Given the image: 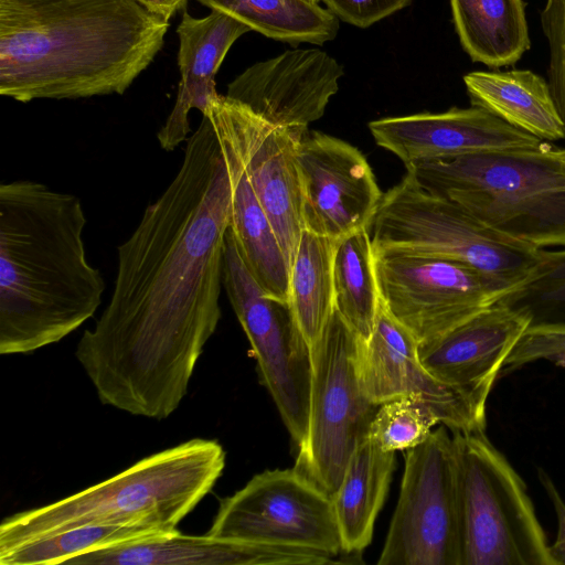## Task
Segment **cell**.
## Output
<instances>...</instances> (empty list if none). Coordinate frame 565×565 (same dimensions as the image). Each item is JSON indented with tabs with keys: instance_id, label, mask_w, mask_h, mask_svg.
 I'll list each match as a JSON object with an SVG mask.
<instances>
[{
	"instance_id": "5b68a950",
	"label": "cell",
	"mask_w": 565,
	"mask_h": 565,
	"mask_svg": "<svg viewBox=\"0 0 565 565\" xmlns=\"http://www.w3.org/2000/svg\"><path fill=\"white\" fill-rule=\"evenodd\" d=\"M425 191L535 249L565 248V161L556 149L504 150L406 168Z\"/></svg>"
},
{
	"instance_id": "277c9868",
	"label": "cell",
	"mask_w": 565,
	"mask_h": 565,
	"mask_svg": "<svg viewBox=\"0 0 565 565\" xmlns=\"http://www.w3.org/2000/svg\"><path fill=\"white\" fill-rule=\"evenodd\" d=\"M224 468L220 443L190 439L64 499L6 518L0 552L89 524H142L178 533L180 522L213 489Z\"/></svg>"
},
{
	"instance_id": "ffe728a7",
	"label": "cell",
	"mask_w": 565,
	"mask_h": 565,
	"mask_svg": "<svg viewBox=\"0 0 565 565\" xmlns=\"http://www.w3.org/2000/svg\"><path fill=\"white\" fill-rule=\"evenodd\" d=\"M250 29L243 22L216 10L204 18H193L186 11L177 29L178 64L181 73L174 106L157 134L160 147L172 151L188 141L189 113L202 114L217 94L214 77L233 43Z\"/></svg>"
},
{
	"instance_id": "5bb4252c",
	"label": "cell",
	"mask_w": 565,
	"mask_h": 565,
	"mask_svg": "<svg viewBox=\"0 0 565 565\" xmlns=\"http://www.w3.org/2000/svg\"><path fill=\"white\" fill-rule=\"evenodd\" d=\"M359 371L366 396L377 405L416 395L451 431L486 429L489 395L435 377L420 362L414 337L381 300L373 332L361 342Z\"/></svg>"
},
{
	"instance_id": "d6986e66",
	"label": "cell",
	"mask_w": 565,
	"mask_h": 565,
	"mask_svg": "<svg viewBox=\"0 0 565 565\" xmlns=\"http://www.w3.org/2000/svg\"><path fill=\"white\" fill-rule=\"evenodd\" d=\"M331 554L180 532L75 556L66 565H323Z\"/></svg>"
},
{
	"instance_id": "4fadbf2b",
	"label": "cell",
	"mask_w": 565,
	"mask_h": 565,
	"mask_svg": "<svg viewBox=\"0 0 565 565\" xmlns=\"http://www.w3.org/2000/svg\"><path fill=\"white\" fill-rule=\"evenodd\" d=\"M202 115L237 156L291 266L303 231L297 150L307 128L271 124L218 94Z\"/></svg>"
},
{
	"instance_id": "30bf717a",
	"label": "cell",
	"mask_w": 565,
	"mask_h": 565,
	"mask_svg": "<svg viewBox=\"0 0 565 565\" xmlns=\"http://www.w3.org/2000/svg\"><path fill=\"white\" fill-rule=\"evenodd\" d=\"M380 565H461L452 438L446 426L405 452L397 504Z\"/></svg>"
},
{
	"instance_id": "cb8c5ba5",
	"label": "cell",
	"mask_w": 565,
	"mask_h": 565,
	"mask_svg": "<svg viewBox=\"0 0 565 565\" xmlns=\"http://www.w3.org/2000/svg\"><path fill=\"white\" fill-rule=\"evenodd\" d=\"M460 44L473 62L514 65L530 50L523 0H450Z\"/></svg>"
},
{
	"instance_id": "8992f818",
	"label": "cell",
	"mask_w": 565,
	"mask_h": 565,
	"mask_svg": "<svg viewBox=\"0 0 565 565\" xmlns=\"http://www.w3.org/2000/svg\"><path fill=\"white\" fill-rule=\"evenodd\" d=\"M371 227L374 250L465 263L504 295L522 285L542 258L543 249L492 230L455 202L425 191L407 172L384 193Z\"/></svg>"
},
{
	"instance_id": "ac0fdd59",
	"label": "cell",
	"mask_w": 565,
	"mask_h": 565,
	"mask_svg": "<svg viewBox=\"0 0 565 565\" xmlns=\"http://www.w3.org/2000/svg\"><path fill=\"white\" fill-rule=\"evenodd\" d=\"M530 323L524 312L497 301L437 340L418 347L420 362L445 383L489 395L505 359Z\"/></svg>"
},
{
	"instance_id": "2e32d148",
	"label": "cell",
	"mask_w": 565,
	"mask_h": 565,
	"mask_svg": "<svg viewBox=\"0 0 565 565\" xmlns=\"http://www.w3.org/2000/svg\"><path fill=\"white\" fill-rule=\"evenodd\" d=\"M369 129L375 143L395 154L405 168L470 153L550 146L473 105L443 113L385 117L369 122Z\"/></svg>"
},
{
	"instance_id": "8d00e7d4",
	"label": "cell",
	"mask_w": 565,
	"mask_h": 565,
	"mask_svg": "<svg viewBox=\"0 0 565 565\" xmlns=\"http://www.w3.org/2000/svg\"><path fill=\"white\" fill-rule=\"evenodd\" d=\"M307 1L318 3V2H319V1H321V0H307Z\"/></svg>"
},
{
	"instance_id": "3957f363",
	"label": "cell",
	"mask_w": 565,
	"mask_h": 565,
	"mask_svg": "<svg viewBox=\"0 0 565 565\" xmlns=\"http://www.w3.org/2000/svg\"><path fill=\"white\" fill-rule=\"evenodd\" d=\"M81 199L15 180L0 185V354L54 344L94 316L105 289L86 257Z\"/></svg>"
},
{
	"instance_id": "f546056e",
	"label": "cell",
	"mask_w": 565,
	"mask_h": 565,
	"mask_svg": "<svg viewBox=\"0 0 565 565\" xmlns=\"http://www.w3.org/2000/svg\"><path fill=\"white\" fill-rule=\"evenodd\" d=\"M436 424L440 420L434 411L409 395L381 404L367 437L385 451L407 450L423 443Z\"/></svg>"
},
{
	"instance_id": "9a60e30c",
	"label": "cell",
	"mask_w": 565,
	"mask_h": 565,
	"mask_svg": "<svg viewBox=\"0 0 565 565\" xmlns=\"http://www.w3.org/2000/svg\"><path fill=\"white\" fill-rule=\"evenodd\" d=\"M297 167L303 230L333 239L370 230L384 194L359 149L323 132H306Z\"/></svg>"
},
{
	"instance_id": "d6a6232c",
	"label": "cell",
	"mask_w": 565,
	"mask_h": 565,
	"mask_svg": "<svg viewBox=\"0 0 565 565\" xmlns=\"http://www.w3.org/2000/svg\"><path fill=\"white\" fill-rule=\"evenodd\" d=\"M338 19L367 28L408 6L412 0H321Z\"/></svg>"
},
{
	"instance_id": "4316f807",
	"label": "cell",
	"mask_w": 565,
	"mask_h": 565,
	"mask_svg": "<svg viewBox=\"0 0 565 565\" xmlns=\"http://www.w3.org/2000/svg\"><path fill=\"white\" fill-rule=\"evenodd\" d=\"M337 241L303 230L290 266L289 302L310 348L334 309L332 265Z\"/></svg>"
},
{
	"instance_id": "7a4b0ae2",
	"label": "cell",
	"mask_w": 565,
	"mask_h": 565,
	"mask_svg": "<svg viewBox=\"0 0 565 565\" xmlns=\"http://www.w3.org/2000/svg\"><path fill=\"white\" fill-rule=\"evenodd\" d=\"M168 28L137 0H0V94L22 103L124 94Z\"/></svg>"
},
{
	"instance_id": "6da1fadb",
	"label": "cell",
	"mask_w": 565,
	"mask_h": 565,
	"mask_svg": "<svg viewBox=\"0 0 565 565\" xmlns=\"http://www.w3.org/2000/svg\"><path fill=\"white\" fill-rule=\"evenodd\" d=\"M231 186L206 116L181 166L118 246L108 305L83 332L75 356L102 404L168 418L221 320Z\"/></svg>"
},
{
	"instance_id": "83f0119b",
	"label": "cell",
	"mask_w": 565,
	"mask_h": 565,
	"mask_svg": "<svg viewBox=\"0 0 565 565\" xmlns=\"http://www.w3.org/2000/svg\"><path fill=\"white\" fill-rule=\"evenodd\" d=\"M166 534L142 524H89L0 552L1 565H61L84 553Z\"/></svg>"
},
{
	"instance_id": "1f68e13d",
	"label": "cell",
	"mask_w": 565,
	"mask_h": 565,
	"mask_svg": "<svg viewBox=\"0 0 565 565\" xmlns=\"http://www.w3.org/2000/svg\"><path fill=\"white\" fill-rule=\"evenodd\" d=\"M541 24L548 43V85L565 122V0H546Z\"/></svg>"
},
{
	"instance_id": "4dcf8cb0",
	"label": "cell",
	"mask_w": 565,
	"mask_h": 565,
	"mask_svg": "<svg viewBox=\"0 0 565 565\" xmlns=\"http://www.w3.org/2000/svg\"><path fill=\"white\" fill-rule=\"evenodd\" d=\"M539 360L565 367V323L530 324L505 359L499 379Z\"/></svg>"
},
{
	"instance_id": "f1b7e54d",
	"label": "cell",
	"mask_w": 565,
	"mask_h": 565,
	"mask_svg": "<svg viewBox=\"0 0 565 565\" xmlns=\"http://www.w3.org/2000/svg\"><path fill=\"white\" fill-rule=\"evenodd\" d=\"M498 301L535 323H565V248L543 249L536 270Z\"/></svg>"
},
{
	"instance_id": "44dd1931",
	"label": "cell",
	"mask_w": 565,
	"mask_h": 565,
	"mask_svg": "<svg viewBox=\"0 0 565 565\" xmlns=\"http://www.w3.org/2000/svg\"><path fill=\"white\" fill-rule=\"evenodd\" d=\"M218 143L231 186L230 230L243 262L268 295L289 301L290 264L237 156Z\"/></svg>"
},
{
	"instance_id": "d4e9b609",
	"label": "cell",
	"mask_w": 565,
	"mask_h": 565,
	"mask_svg": "<svg viewBox=\"0 0 565 565\" xmlns=\"http://www.w3.org/2000/svg\"><path fill=\"white\" fill-rule=\"evenodd\" d=\"M263 35L291 45H322L335 38L339 20L328 9L307 0H198Z\"/></svg>"
},
{
	"instance_id": "e0dca14e",
	"label": "cell",
	"mask_w": 565,
	"mask_h": 565,
	"mask_svg": "<svg viewBox=\"0 0 565 565\" xmlns=\"http://www.w3.org/2000/svg\"><path fill=\"white\" fill-rule=\"evenodd\" d=\"M342 75V66L321 50H290L248 67L226 96L271 124L308 128L323 116Z\"/></svg>"
},
{
	"instance_id": "836d02e7",
	"label": "cell",
	"mask_w": 565,
	"mask_h": 565,
	"mask_svg": "<svg viewBox=\"0 0 565 565\" xmlns=\"http://www.w3.org/2000/svg\"><path fill=\"white\" fill-rule=\"evenodd\" d=\"M537 473L557 518V535L554 543L548 545V554L553 565H565V501L551 476L542 468Z\"/></svg>"
},
{
	"instance_id": "8fae6325",
	"label": "cell",
	"mask_w": 565,
	"mask_h": 565,
	"mask_svg": "<svg viewBox=\"0 0 565 565\" xmlns=\"http://www.w3.org/2000/svg\"><path fill=\"white\" fill-rule=\"evenodd\" d=\"M207 535L342 552L332 498L295 468L265 470L220 500Z\"/></svg>"
},
{
	"instance_id": "d590c367",
	"label": "cell",
	"mask_w": 565,
	"mask_h": 565,
	"mask_svg": "<svg viewBox=\"0 0 565 565\" xmlns=\"http://www.w3.org/2000/svg\"><path fill=\"white\" fill-rule=\"evenodd\" d=\"M557 154L565 161V149H556Z\"/></svg>"
},
{
	"instance_id": "9c48e42d",
	"label": "cell",
	"mask_w": 565,
	"mask_h": 565,
	"mask_svg": "<svg viewBox=\"0 0 565 565\" xmlns=\"http://www.w3.org/2000/svg\"><path fill=\"white\" fill-rule=\"evenodd\" d=\"M223 286L292 439L300 446L309 418L312 351L290 302L268 295L255 280L228 228L224 242Z\"/></svg>"
},
{
	"instance_id": "603a6c76",
	"label": "cell",
	"mask_w": 565,
	"mask_h": 565,
	"mask_svg": "<svg viewBox=\"0 0 565 565\" xmlns=\"http://www.w3.org/2000/svg\"><path fill=\"white\" fill-rule=\"evenodd\" d=\"M395 461L394 451L381 449L369 437L353 452L332 495L342 552L361 553L371 543Z\"/></svg>"
},
{
	"instance_id": "52a82bcc",
	"label": "cell",
	"mask_w": 565,
	"mask_h": 565,
	"mask_svg": "<svg viewBox=\"0 0 565 565\" xmlns=\"http://www.w3.org/2000/svg\"><path fill=\"white\" fill-rule=\"evenodd\" d=\"M451 433L461 565H553L521 476L484 430Z\"/></svg>"
},
{
	"instance_id": "ba28073f",
	"label": "cell",
	"mask_w": 565,
	"mask_h": 565,
	"mask_svg": "<svg viewBox=\"0 0 565 565\" xmlns=\"http://www.w3.org/2000/svg\"><path fill=\"white\" fill-rule=\"evenodd\" d=\"M362 340L333 312L312 351L308 428L295 469L332 498L379 409L359 371Z\"/></svg>"
},
{
	"instance_id": "e575fe53",
	"label": "cell",
	"mask_w": 565,
	"mask_h": 565,
	"mask_svg": "<svg viewBox=\"0 0 565 565\" xmlns=\"http://www.w3.org/2000/svg\"><path fill=\"white\" fill-rule=\"evenodd\" d=\"M149 12L168 20L181 9L186 0H137Z\"/></svg>"
},
{
	"instance_id": "7402d4cb",
	"label": "cell",
	"mask_w": 565,
	"mask_h": 565,
	"mask_svg": "<svg viewBox=\"0 0 565 565\" xmlns=\"http://www.w3.org/2000/svg\"><path fill=\"white\" fill-rule=\"evenodd\" d=\"M463 82L471 105L546 142L565 139V122L548 82L534 72L478 71L465 75Z\"/></svg>"
},
{
	"instance_id": "7c38bea8",
	"label": "cell",
	"mask_w": 565,
	"mask_h": 565,
	"mask_svg": "<svg viewBox=\"0 0 565 565\" xmlns=\"http://www.w3.org/2000/svg\"><path fill=\"white\" fill-rule=\"evenodd\" d=\"M380 300L428 344L504 296L471 266L437 256L374 250Z\"/></svg>"
},
{
	"instance_id": "484cf974",
	"label": "cell",
	"mask_w": 565,
	"mask_h": 565,
	"mask_svg": "<svg viewBox=\"0 0 565 565\" xmlns=\"http://www.w3.org/2000/svg\"><path fill=\"white\" fill-rule=\"evenodd\" d=\"M332 278L334 310L366 342L380 306L374 249L367 228L337 241Z\"/></svg>"
}]
</instances>
